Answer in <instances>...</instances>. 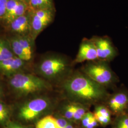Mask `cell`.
Here are the masks:
<instances>
[{
    "label": "cell",
    "instance_id": "7",
    "mask_svg": "<svg viewBox=\"0 0 128 128\" xmlns=\"http://www.w3.org/2000/svg\"><path fill=\"white\" fill-rule=\"evenodd\" d=\"M104 104L114 116L126 112L128 104V89L124 87L115 89Z\"/></svg>",
    "mask_w": 128,
    "mask_h": 128
},
{
    "label": "cell",
    "instance_id": "25",
    "mask_svg": "<svg viewBox=\"0 0 128 128\" xmlns=\"http://www.w3.org/2000/svg\"><path fill=\"white\" fill-rule=\"evenodd\" d=\"M4 88L2 82L0 81V100H4L5 92Z\"/></svg>",
    "mask_w": 128,
    "mask_h": 128
},
{
    "label": "cell",
    "instance_id": "26",
    "mask_svg": "<svg viewBox=\"0 0 128 128\" xmlns=\"http://www.w3.org/2000/svg\"><path fill=\"white\" fill-rule=\"evenodd\" d=\"M76 125H78V124H74L73 122H71L66 125V126L64 128H75Z\"/></svg>",
    "mask_w": 128,
    "mask_h": 128
},
{
    "label": "cell",
    "instance_id": "23",
    "mask_svg": "<svg viewBox=\"0 0 128 128\" xmlns=\"http://www.w3.org/2000/svg\"><path fill=\"white\" fill-rule=\"evenodd\" d=\"M2 128H35L34 125H28L12 120Z\"/></svg>",
    "mask_w": 128,
    "mask_h": 128
},
{
    "label": "cell",
    "instance_id": "19",
    "mask_svg": "<svg viewBox=\"0 0 128 128\" xmlns=\"http://www.w3.org/2000/svg\"><path fill=\"white\" fill-rule=\"evenodd\" d=\"M28 5L30 10L54 9L52 0H29Z\"/></svg>",
    "mask_w": 128,
    "mask_h": 128
},
{
    "label": "cell",
    "instance_id": "27",
    "mask_svg": "<svg viewBox=\"0 0 128 128\" xmlns=\"http://www.w3.org/2000/svg\"><path fill=\"white\" fill-rule=\"evenodd\" d=\"M20 0V1H22V2H23L26 3V4H28V1H29V0Z\"/></svg>",
    "mask_w": 128,
    "mask_h": 128
},
{
    "label": "cell",
    "instance_id": "21",
    "mask_svg": "<svg viewBox=\"0 0 128 128\" xmlns=\"http://www.w3.org/2000/svg\"><path fill=\"white\" fill-rule=\"evenodd\" d=\"M79 125L81 128H96L100 126L93 112L90 110L84 115Z\"/></svg>",
    "mask_w": 128,
    "mask_h": 128
},
{
    "label": "cell",
    "instance_id": "4",
    "mask_svg": "<svg viewBox=\"0 0 128 128\" xmlns=\"http://www.w3.org/2000/svg\"><path fill=\"white\" fill-rule=\"evenodd\" d=\"M73 62L59 56H46L40 60L35 68L34 73L48 82H60L74 71Z\"/></svg>",
    "mask_w": 128,
    "mask_h": 128
},
{
    "label": "cell",
    "instance_id": "8",
    "mask_svg": "<svg viewBox=\"0 0 128 128\" xmlns=\"http://www.w3.org/2000/svg\"><path fill=\"white\" fill-rule=\"evenodd\" d=\"M90 107L87 105L66 99L56 112L69 121L79 125L82 117L90 110Z\"/></svg>",
    "mask_w": 128,
    "mask_h": 128
},
{
    "label": "cell",
    "instance_id": "18",
    "mask_svg": "<svg viewBox=\"0 0 128 128\" xmlns=\"http://www.w3.org/2000/svg\"><path fill=\"white\" fill-rule=\"evenodd\" d=\"M18 38V41L22 46L25 53L31 61L34 53L33 43L34 41L29 36H21L16 35Z\"/></svg>",
    "mask_w": 128,
    "mask_h": 128
},
{
    "label": "cell",
    "instance_id": "16",
    "mask_svg": "<svg viewBox=\"0 0 128 128\" xmlns=\"http://www.w3.org/2000/svg\"><path fill=\"white\" fill-rule=\"evenodd\" d=\"M8 39L14 55L23 61L30 63V60L19 42L17 36L15 35Z\"/></svg>",
    "mask_w": 128,
    "mask_h": 128
},
{
    "label": "cell",
    "instance_id": "14",
    "mask_svg": "<svg viewBox=\"0 0 128 128\" xmlns=\"http://www.w3.org/2000/svg\"><path fill=\"white\" fill-rule=\"evenodd\" d=\"M93 114L100 126L106 127L110 125L112 121V114L104 104L94 105Z\"/></svg>",
    "mask_w": 128,
    "mask_h": 128
},
{
    "label": "cell",
    "instance_id": "3",
    "mask_svg": "<svg viewBox=\"0 0 128 128\" xmlns=\"http://www.w3.org/2000/svg\"><path fill=\"white\" fill-rule=\"evenodd\" d=\"M6 78L9 91L18 99L46 94L52 89L50 82L32 72L19 73Z\"/></svg>",
    "mask_w": 128,
    "mask_h": 128
},
{
    "label": "cell",
    "instance_id": "5",
    "mask_svg": "<svg viewBox=\"0 0 128 128\" xmlns=\"http://www.w3.org/2000/svg\"><path fill=\"white\" fill-rule=\"evenodd\" d=\"M80 70L107 89H114L119 82V78L107 62L99 60L88 61Z\"/></svg>",
    "mask_w": 128,
    "mask_h": 128
},
{
    "label": "cell",
    "instance_id": "17",
    "mask_svg": "<svg viewBox=\"0 0 128 128\" xmlns=\"http://www.w3.org/2000/svg\"><path fill=\"white\" fill-rule=\"evenodd\" d=\"M15 56L11 48L8 38H0V62Z\"/></svg>",
    "mask_w": 128,
    "mask_h": 128
},
{
    "label": "cell",
    "instance_id": "12",
    "mask_svg": "<svg viewBox=\"0 0 128 128\" xmlns=\"http://www.w3.org/2000/svg\"><path fill=\"white\" fill-rule=\"evenodd\" d=\"M98 60L96 46L92 39H84L81 42L73 64Z\"/></svg>",
    "mask_w": 128,
    "mask_h": 128
},
{
    "label": "cell",
    "instance_id": "13",
    "mask_svg": "<svg viewBox=\"0 0 128 128\" xmlns=\"http://www.w3.org/2000/svg\"><path fill=\"white\" fill-rule=\"evenodd\" d=\"M7 26L10 31L15 35L30 36V18L29 10L23 15L14 19Z\"/></svg>",
    "mask_w": 128,
    "mask_h": 128
},
{
    "label": "cell",
    "instance_id": "20",
    "mask_svg": "<svg viewBox=\"0 0 128 128\" xmlns=\"http://www.w3.org/2000/svg\"><path fill=\"white\" fill-rule=\"evenodd\" d=\"M34 126L35 128H60L52 114L46 115L40 119Z\"/></svg>",
    "mask_w": 128,
    "mask_h": 128
},
{
    "label": "cell",
    "instance_id": "29",
    "mask_svg": "<svg viewBox=\"0 0 128 128\" xmlns=\"http://www.w3.org/2000/svg\"><path fill=\"white\" fill-rule=\"evenodd\" d=\"M126 112L128 114V106H127V109H126Z\"/></svg>",
    "mask_w": 128,
    "mask_h": 128
},
{
    "label": "cell",
    "instance_id": "2",
    "mask_svg": "<svg viewBox=\"0 0 128 128\" xmlns=\"http://www.w3.org/2000/svg\"><path fill=\"white\" fill-rule=\"evenodd\" d=\"M57 102L46 94L23 99L13 106L12 119L21 124L35 125L43 117L53 114L56 112Z\"/></svg>",
    "mask_w": 128,
    "mask_h": 128
},
{
    "label": "cell",
    "instance_id": "24",
    "mask_svg": "<svg viewBox=\"0 0 128 128\" xmlns=\"http://www.w3.org/2000/svg\"><path fill=\"white\" fill-rule=\"evenodd\" d=\"M9 0H0V20L4 16Z\"/></svg>",
    "mask_w": 128,
    "mask_h": 128
},
{
    "label": "cell",
    "instance_id": "11",
    "mask_svg": "<svg viewBox=\"0 0 128 128\" xmlns=\"http://www.w3.org/2000/svg\"><path fill=\"white\" fill-rule=\"evenodd\" d=\"M28 10L27 4L20 0H9L4 16L0 20L8 25L14 19L26 14Z\"/></svg>",
    "mask_w": 128,
    "mask_h": 128
},
{
    "label": "cell",
    "instance_id": "28",
    "mask_svg": "<svg viewBox=\"0 0 128 128\" xmlns=\"http://www.w3.org/2000/svg\"><path fill=\"white\" fill-rule=\"evenodd\" d=\"M75 128H81V127L79 125H76V127Z\"/></svg>",
    "mask_w": 128,
    "mask_h": 128
},
{
    "label": "cell",
    "instance_id": "22",
    "mask_svg": "<svg viewBox=\"0 0 128 128\" xmlns=\"http://www.w3.org/2000/svg\"><path fill=\"white\" fill-rule=\"evenodd\" d=\"M112 128H128V114L125 112L115 116L111 124Z\"/></svg>",
    "mask_w": 128,
    "mask_h": 128
},
{
    "label": "cell",
    "instance_id": "15",
    "mask_svg": "<svg viewBox=\"0 0 128 128\" xmlns=\"http://www.w3.org/2000/svg\"><path fill=\"white\" fill-rule=\"evenodd\" d=\"M13 106L0 100V128L3 127L12 119Z\"/></svg>",
    "mask_w": 128,
    "mask_h": 128
},
{
    "label": "cell",
    "instance_id": "10",
    "mask_svg": "<svg viewBox=\"0 0 128 128\" xmlns=\"http://www.w3.org/2000/svg\"><path fill=\"white\" fill-rule=\"evenodd\" d=\"M92 39L96 46L98 60L109 63L117 56V50L109 38L96 37Z\"/></svg>",
    "mask_w": 128,
    "mask_h": 128
},
{
    "label": "cell",
    "instance_id": "6",
    "mask_svg": "<svg viewBox=\"0 0 128 128\" xmlns=\"http://www.w3.org/2000/svg\"><path fill=\"white\" fill-rule=\"evenodd\" d=\"M28 10L30 18V37L33 41H35L40 34L52 21L54 16V10Z\"/></svg>",
    "mask_w": 128,
    "mask_h": 128
},
{
    "label": "cell",
    "instance_id": "9",
    "mask_svg": "<svg viewBox=\"0 0 128 128\" xmlns=\"http://www.w3.org/2000/svg\"><path fill=\"white\" fill-rule=\"evenodd\" d=\"M29 63L16 56L0 62V74L8 78L16 74L30 72Z\"/></svg>",
    "mask_w": 128,
    "mask_h": 128
},
{
    "label": "cell",
    "instance_id": "1",
    "mask_svg": "<svg viewBox=\"0 0 128 128\" xmlns=\"http://www.w3.org/2000/svg\"><path fill=\"white\" fill-rule=\"evenodd\" d=\"M60 84L64 99L90 107L104 104L110 94L80 70H74Z\"/></svg>",
    "mask_w": 128,
    "mask_h": 128
}]
</instances>
